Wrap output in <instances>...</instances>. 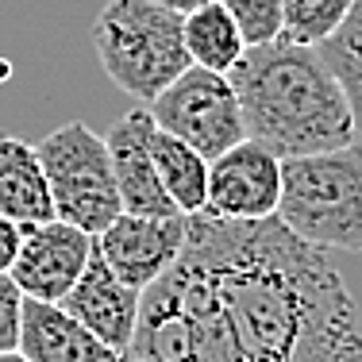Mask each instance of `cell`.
I'll list each match as a JSON object with an SVG mask.
<instances>
[{"mask_svg":"<svg viewBox=\"0 0 362 362\" xmlns=\"http://www.w3.org/2000/svg\"><path fill=\"white\" fill-rule=\"evenodd\" d=\"M20 355L28 362H124V355L105 347L62 305L42 300H23Z\"/></svg>","mask_w":362,"mask_h":362,"instance_id":"cell-12","label":"cell"},{"mask_svg":"<svg viewBox=\"0 0 362 362\" xmlns=\"http://www.w3.org/2000/svg\"><path fill=\"white\" fill-rule=\"evenodd\" d=\"M35 151L50 185L54 220L74 223L85 235L97 239L124 212L119 209V193H116V177H112L105 135H97L81 119H74V124L54 127Z\"/></svg>","mask_w":362,"mask_h":362,"instance_id":"cell-5","label":"cell"},{"mask_svg":"<svg viewBox=\"0 0 362 362\" xmlns=\"http://www.w3.org/2000/svg\"><path fill=\"white\" fill-rule=\"evenodd\" d=\"M151 154L162 189H166V197L174 201L181 216H197V212L209 209V158H201L193 146H185L174 135L158 132V127H154L151 139Z\"/></svg>","mask_w":362,"mask_h":362,"instance_id":"cell-14","label":"cell"},{"mask_svg":"<svg viewBox=\"0 0 362 362\" xmlns=\"http://www.w3.org/2000/svg\"><path fill=\"white\" fill-rule=\"evenodd\" d=\"M185 50L189 62L212 74H231V66L247 54V39L239 31L235 16L212 0V4L197 8L185 16Z\"/></svg>","mask_w":362,"mask_h":362,"instance_id":"cell-15","label":"cell"},{"mask_svg":"<svg viewBox=\"0 0 362 362\" xmlns=\"http://www.w3.org/2000/svg\"><path fill=\"white\" fill-rule=\"evenodd\" d=\"M62 308L74 316L81 327H89L105 347H112L116 355H127L139 327V308H143V293L127 289L124 281L105 266V258L93 247V258L85 266L81 281L62 297Z\"/></svg>","mask_w":362,"mask_h":362,"instance_id":"cell-11","label":"cell"},{"mask_svg":"<svg viewBox=\"0 0 362 362\" xmlns=\"http://www.w3.org/2000/svg\"><path fill=\"white\" fill-rule=\"evenodd\" d=\"M355 0H281V35L297 47H320L339 31Z\"/></svg>","mask_w":362,"mask_h":362,"instance_id":"cell-17","label":"cell"},{"mask_svg":"<svg viewBox=\"0 0 362 362\" xmlns=\"http://www.w3.org/2000/svg\"><path fill=\"white\" fill-rule=\"evenodd\" d=\"M20 239H23L20 223H12L8 216H0V274L12 270L16 255H20Z\"/></svg>","mask_w":362,"mask_h":362,"instance_id":"cell-20","label":"cell"},{"mask_svg":"<svg viewBox=\"0 0 362 362\" xmlns=\"http://www.w3.org/2000/svg\"><path fill=\"white\" fill-rule=\"evenodd\" d=\"M278 220L316 251L362 255V151L358 139L343 151L281 162Z\"/></svg>","mask_w":362,"mask_h":362,"instance_id":"cell-4","label":"cell"},{"mask_svg":"<svg viewBox=\"0 0 362 362\" xmlns=\"http://www.w3.org/2000/svg\"><path fill=\"white\" fill-rule=\"evenodd\" d=\"M235 16L247 47H262L281 35V0H220Z\"/></svg>","mask_w":362,"mask_h":362,"instance_id":"cell-18","label":"cell"},{"mask_svg":"<svg viewBox=\"0 0 362 362\" xmlns=\"http://www.w3.org/2000/svg\"><path fill=\"white\" fill-rule=\"evenodd\" d=\"M228 81L243 108L247 139L281 162L343 151L358 139L347 93L316 47H297L286 39L247 47Z\"/></svg>","mask_w":362,"mask_h":362,"instance_id":"cell-2","label":"cell"},{"mask_svg":"<svg viewBox=\"0 0 362 362\" xmlns=\"http://www.w3.org/2000/svg\"><path fill=\"white\" fill-rule=\"evenodd\" d=\"M93 235L62 220H47L35 228H23L20 255H16L8 278L20 286L28 300L62 305V297L81 281L85 266L93 258Z\"/></svg>","mask_w":362,"mask_h":362,"instance_id":"cell-8","label":"cell"},{"mask_svg":"<svg viewBox=\"0 0 362 362\" xmlns=\"http://www.w3.org/2000/svg\"><path fill=\"white\" fill-rule=\"evenodd\" d=\"M146 112L158 132L193 146L209 162H216L220 154L247 139L243 108H239L228 74H212L201 66H189L166 93H158L146 105Z\"/></svg>","mask_w":362,"mask_h":362,"instance_id":"cell-6","label":"cell"},{"mask_svg":"<svg viewBox=\"0 0 362 362\" xmlns=\"http://www.w3.org/2000/svg\"><path fill=\"white\" fill-rule=\"evenodd\" d=\"M124 362H362V316L278 216L197 212L174 270L143 293Z\"/></svg>","mask_w":362,"mask_h":362,"instance_id":"cell-1","label":"cell"},{"mask_svg":"<svg viewBox=\"0 0 362 362\" xmlns=\"http://www.w3.org/2000/svg\"><path fill=\"white\" fill-rule=\"evenodd\" d=\"M189 216H132L119 212L93 243L105 266L127 289L146 293L162 274L174 270L185 251Z\"/></svg>","mask_w":362,"mask_h":362,"instance_id":"cell-7","label":"cell"},{"mask_svg":"<svg viewBox=\"0 0 362 362\" xmlns=\"http://www.w3.org/2000/svg\"><path fill=\"white\" fill-rule=\"evenodd\" d=\"M154 4L170 8V12H177V16H189V12H197V8L212 4V0H154Z\"/></svg>","mask_w":362,"mask_h":362,"instance_id":"cell-21","label":"cell"},{"mask_svg":"<svg viewBox=\"0 0 362 362\" xmlns=\"http://www.w3.org/2000/svg\"><path fill=\"white\" fill-rule=\"evenodd\" d=\"M0 362H28V358H23L20 351H8V355H0Z\"/></svg>","mask_w":362,"mask_h":362,"instance_id":"cell-22","label":"cell"},{"mask_svg":"<svg viewBox=\"0 0 362 362\" xmlns=\"http://www.w3.org/2000/svg\"><path fill=\"white\" fill-rule=\"evenodd\" d=\"M281 204V158L243 139L209 162V209L223 220H270Z\"/></svg>","mask_w":362,"mask_h":362,"instance_id":"cell-9","label":"cell"},{"mask_svg":"<svg viewBox=\"0 0 362 362\" xmlns=\"http://www.w3.org/2000/svg\"><path fill=\"white\" fill-rule=\"evenodd\" d=\"M100 70L119 93L139 105H151L189 70L185 16L154 0H105L93 23Z\"/></svg>","mask_w":362,"mask_h":362,"instance_id":"cell-3","label":"cell"},{"mask_svg":"<svg viewBox=\"0 0 362 362\" xmlns=\"http://www.w3.org/2000/svg\"><path fill=\"white\" fill-rule=\"evenodd\" d=\"M0 216H8L20 228L54 220L39 151L20 135H0Z\"/></svg>","mask_w":362,"mask_h":362,"instance_id":"cell-13","label":"cell"},{"mask_svg":"<svg viewBox=\"0 0 362 362\" xmlns=\"http://www.w3.org/2000/svg\"><path fill=\"white\" fill-rule=\"evenodd\" d=\"M320 58L339 81V89L347 93V105L355 112V127L362 132V0H355L347 12V20L339 23L327 42H320Z\"/></svg>","mask_w":362,"mask_h":362,"instance_id":"cell-16","label":"cell"},{"mask_svg":"<svg viewBox=\"0 0 362 362\" xmlns=\"http://www.w3.org/2000/svg\"><path fill=\"white\" fill-rule=\"evenodd\" d=\"M23 293L8 274H0V355L20 351V324H23Z\"/></svg>","mask_w":362,"mask_h":362,"instance_id":"cell-19","label":"cell"},{"mask_svg":"<svg viewBox=\"0 0 362 362\" xmlns=\"http://www.w3.org/2000/svg\"><path fill=\"white\" fill-rule=\"evenodd\" d=\"M151 139H154V119L143 105L132 108L127 116H119L105 135L119 209L132 212V216H181L158 181Z\"/></svg>","mask_w":362,"mask_h":362,"instance_id":"cell-10","label":"cell"}]
</instances>
